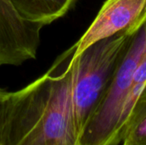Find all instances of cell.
Instances as JSON below:
<instances>
[{
  "instance_id": "obj_6",
  "label": "cell",
  "mask_w": 146,
  "mask_h": 145,
  "mask_svg": "<svg viewBox=\"0 0 146 145\" xmlns=\"http://www.w3.org/2000/svg\"><path fill=\"white\" fill-rule=\"evenodd\" d=\"M25 21L48 25L62 17L77 0H9Z\"/></svg>"
},
{
  "instance_id": "obj_5",
  "label": "cell",
  "mask_w": 146,
  "mask_h": 145,
  "mask_svg": "<svg viewBox=\"0 0 146 145\" xmlns=\"http://www.w3.org/2000/svg\"><path fill=\"white\" fill-rule=\"evenodd\" d=\"M43 26L23 20L9 0H0V68L34 59Z\"/></svg>"
},
{
  "instance_id": "obj_3",
  "label": "cell",
  "mask_w": 146,
  "mask_h": 145,
  "mask_svg": "<svg viewBox=\"0 0 146 145\" xmlns=\"http://www.w3.org/2000/svg\"><path fill=\"white\" fill-rule=\"evenodd\" d=\"M146 54V21L133 37L104 99L88 123L80 145H113L134 73Z\"/></svg>"
},
{
  "instance_id": "obj_4",
  "label": "cell",
  "mask_w": 146,
  "mask_h": 145,
  "mask_svg": "<svg viewBox=\"0 0 146 145\" xmlns=\"http://www.w3.org/2000/svg\"><path fill=\"white\" fill-rule=\"evenodd\" d=\"M146 21V0H106L81 38L73 45L78 56L92 44L140 28Z\"/></svg>"
},
{
  "instance_id": "obj_2",
  "label": "cell",
  "mask_w": 146,
  "mask_h": 145,
  "mask_svg": "<svg viewBox=\"0 0 146 145\" xmlns=\"http://www.w3.org/2000/svg\"><path fill=\"white\" fill-rule=\"evenodd\" d=\"M139 29L102 39L78 56H73V105L76 129L80 139Z\"/></svg>"
},
{
  "instance_id": "obj_8",
  "label": "cell",
  "mask_w": 146,
  "mask_h": 145,
  "mask_svg": "<svg viewBox=\"0 0 146 145\" xmlns=\"http://www.w3.org/2000/svg\"><path fill=\"white\" fill-rule=\"evenodd\" d=\"M10 96H11V92L0 89V145H2L3 127L6 120V115H7Z\"/></svg>"
},
{
  "instance_id": "obj_7",
  "label": "cell",
  "mask_w": 146,
  "mask_h": 145,
  "mask_svg": "<svg viewBox=\"0 0 146 145\" xmlns=\"http://www.w3.org/2000/svg\"><path fill=\"white\" fill-rule=\"evenodd\" d=\"M121 145H146V86L123 130Z\"/></svg>"
},
{
  "instance_id": "obj_1",
  "label": "cell",
  "mask_w": 146,
  "mask_h": 145,
  "mask_svg": "<svg viewBox=\"0 0 146 145\" xmlns=\"http://www.w3.org/2000/svg\"><path fill=\"white\" fill-rule=\"evenodd\" d=\"M73 46L46 73L11 92L2 145H80L73 105Z\"/></svg>"
}]
</instances>
